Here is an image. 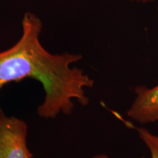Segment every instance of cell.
Returning <instances> with one entry per match:
<instances>
[{
  "label": "cell",
  "instance_id": "1",
  "mask_svg": "<svg viewBox=\"0 0 158 158\" xmlns=\"http://www.w3.org/2000/svg\"><path fill=\"white\" fill-rule=\"evenodd\" d=\"M21 29L19 40L0 52V91L11 82L26 78L37 81L43 86L44 98L37 114L45 119L72 114L75 101L87 106L89 98L85 89L93 87L94 81L84 70L72 67L81 60V55L47 51L40 41L42 21L34 13L23 15Z\"/></svg>",
  "mask_w": 158,
  "mask_h": 158
},
{
  "label": "cell",
  "instance_id": "2",
  "mask_svg": "<svg viewBox=\"0 0 158 158\" xmlns=\"http://www.w3.org/2000/svg\"><path fill=\"white\" fill-rule=\"evenodd\" d=\"M28 131L24 120L7 116L0 106V158H33L27 143Z\"/></svg>",
  "mask_w": 158,
  "mask_h": 158
},
{
  "label": "cell",
  "instance_id": "3",
  "mask_svg": "<svg viewBox=\"0 0 158 158\" xmlns=\"http://www.w3.org/2000/svg\"><path fill=\"white\" fill-rule=\"evenodd\" d=\"M134 92L136 96L127 116L141 124L158 122V84L152 88L137 86Z\"/></svg>",
  "mask_w": 158,
  "mask_h": 158
},
{
  "label": "cell",
  "instance_id": "4",
  "mask_svg": "<svg viewBox=\"0 0 158 158\" xmlns=\"http://www.w3.org/2000/svg\"><path fill=\"white\" fill-rule=\"evenodd\" d=\"M149 149L152 158H158V135H154L143 127H133Z\"/></svg>",
  "mask_w": 158,
  "mask_h": 158
},
{
  "label": "cell",
  "instance_id": "5",
  "mask_svg": "<svg viewBox=\"0 0 158 158\" xmlns=\"http://www.w3.org/2000/svg\"><path fill=\"white\" fill-rule=\"evenodd\" d=\"M128 1L133 2H138V3H149L156 2V0H128Z\"/></svg>",
  "mask_w": 158,
  "mask_h": 158
},
{
  "label": "cell",
  "instance_id": "6",
  "mask_svg": "<svg viewBox=\"0 0 158 158\" xmlns=\"http://www.w3.org/2000/svg\"><path fill=\"white\" fill-rule=\"evenodd\" d=\"M92 158H110L109 156L106 154H98L92 157Z\"/></svg>",
  "mask_w": 158,
  "mask_h": 158
},
{
  "label": "cell",
  "instance_id": "7",
  "mask_svg": "<svg viewBox=\"0 0 158 158\" xmlns=\"http://www.w3.org/2000/svg\"><path fill=\"white\" fill-rule=\"evenodd\" d=\"M156 2H157V10H158V0H156Z\"/></svg>",
  "mask_w": 158,
  "mask_h": 158
}]
</instances>
